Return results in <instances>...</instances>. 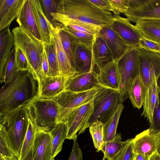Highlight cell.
Wrapping results in <instances>:
<instances>
[{"label":"cell","mask_w":160,"mask_h":160,"mask_svg":"<svg viewBox=\"0 0 160 160\" xmlns=\"http://www.w3.org/2000/svg\"><path fill=\"white\" fill-rule=\"evenodd\" d=\"M0 78L2 77L5 63L13 47L14 46V36L9 28L0 32Z\"/></svg>","instance_id":"29"},{"label":"cell","mask_w":160,"mask_h":160,"mask_svg":"<svg viewBox=\"0 0 160 160\" xmlns=\"http://www.w3.org/2000/svg\"><path fill=\"white\" fill-rule=\"evenodd\" d=\"M60 27L62 30L69 33L78 43L84 45L92 50L95 37L88 33L68 27Z\"/></svg>","instance_id":"36"},{"label":"cell","mask_w":160,"mask_h":160,"mask_svg":"<svg viewBox=\"0 0 160 160\" xmlns=\"http://www.w3.org/2000/svg\"><path fill=\"white\" fill-rule=\"evenodd\" d=\"M51 136L50 133L37 130L32 147L33 160H52Z\"/></svg>","instance_id":"18"},{"label":"cell","mask_w":160,"mask_h":160,"mask_svg":"<svg viewBox=\"0 0 160 160\" xmlns=\"http://www.w3.org/2000/svg\"><path fill=\"white\" fill-rule=\"evenodd\" d=\"M140 75L146 89L160 76V54L142 49L139 52Z\"/></svg>","instance_id":"10"},{"label":"cell","mask_w":160,"mask_h":160,"mask_svg":"<svg viewBox=\"0 0 160 160\" xmlns=\"http://www.w3.org/2000/svg\"><path fill=\"white\" fill-rule=\"evenodd\" d=\"M92 52L94 63L99 72L113 61L111 51L105 42L98 36L95 38Z\"/></svg>","instance_id":"23"},{"label":"cell","mask_w":160,"mask_h":160,"mask_svg":"<svg viewBox=\"0 0 160 160\" xmlns=\"http://www.w3.org/2000/svg\"><path fill=\"white\" fill-rule=\"evenodd\" d=\"M131 160H134L133 159V158H132V159Z\"/></svg>","instance_id":"54"},{"label":"cell","mask_w":160,"mask_h":160,"mask_svg":"<svg viewBox=\"0 0 160 160\" xmlns=\"http://www.w3.org/2000/svg\"><path fill=\"white\" fill-rule=\"evenodd\" d=\"M102 87L98 78V72L93 69L90 71L77 74L67 78L65 90L84 92L95 87Z\"/></svg>","instance_id":"13"},{"label":"cell","mask_w":160,"mask_h":160,"mask_svg":"<svg viewBox=\"0 0 160 160\" xmlns=\"http://www.w3.org/2000/svg\"><path fill=\"white\" fill-rule=\"evenodd\" d=\"M93 99L74 109L62 121L67 125L66 139L76 140L77 132L80 134L85 131V126L93 112Z\"/></svg>","instance_id":"9"},{"label":"cell","mask_w":160,"mask_h":160,"mask_svg":"<svg viewBox=\"0 0 160 160\" xmlns=\"http://www.w3.org/2000/svg\"><path fill=\"white\" fill-rule=\"evenodd\" d=\"M15 52L14 46L6 62L2 76L0 78L1 83L4 82V84L8 83L14 74L19 70L16 62Z\"/></svg>","instance_id":"34"},{"label":"cell","mask_w":160,"mask_h":160,"mask_svg":"<svg viewBox=\"0 0 160 160\" xmlns=\"http://www.w3.org/2000/svg\"><path fill=\"white\" fill-rule=\"evenodd\" d=\"M67 78L59 76H45L40 84L39 98L52 99L65 90Z\"/></svg>","instance_id":"19"},{"label":"cell","mask_w":160,"mask_h":160,"mask_svg":"<svg viewBox=\"0 0 160 160\" xmlns=\"http://www.w3.org/2000/svg\"><path fill=\"white\" fill-rule=\"evenodd\" d=\"M111 11L114 14L119 15L124 13L129 7L128 0H109Z\"/></svg>","instance_id":"41"},{"label":"cell","mask_w":160,"mask_h":160,"mask_svg":"<svg viewBox=\"0 0 160 160\" xmlns=\"http://www.w3.org/2000/svg\"><path fill=\"white\" fill-rule=\"evenodd\" d=\"M39 1L44 15L47 19L52 24V17L51 14L57 12L59 1L41 0Z\"/></svg>","instance_id":"40"},{"label":"cell","mask_w":160,"mask_h":160,"mask_svg":"<svg viewBox=\"0 0 160 160\" xmlns=\"http://www.w3.org/2000/svg\"><path fill=\"white\" fill-rule=\"evenodd\" d=\"M124 14L135 23L142 20L160 19V0H148L137 8H128Z\"/></svg>","instance_id":"17"},{"label":"cell","mask_w":160,"mask_h":160,"mask_svg":"<svg viewBox=\"0 0 160 160\" xmlns=\"http://www.w3.org/2000/svg\"><path fill=\"white\" fill-rule=\"evenodd\" d=\"M139 49L160 54V44L146 39L143 37L139 42Z\"/></svg>","instance_id":"42"},{"label":"cell","mask_w":160,"mask_h":160,"mask_svg":"<svg viewBox=\"0 0 160 160\" xmlns=\"http://www.w3.org/2000/svg\"><path fill=\"white\" fill-rule=\"evenodd\" d=\"M16 51V60L19 70H29V66L28 60L23 51L14 46Z\"/></svg>","instance_id":"43"},{"label":"cell","mask_w":160,"mask_h":160,"mask_svg":"<svg viewBox=\"0 0 160 160\" xmlns=\"http://www.w3.org/2000/svg\"><path fill=\"white\" fill-rule=\"evenodd\" d=\"M131 139L133 154L139 153L151 157L158 152L160 131L149 128Z\"/></svg>","instance_id":"11"},{"label":"cell","mask_w":160,"mask_h":160,"mask_svg":"<svg viewBox=\"0 0 160 160\" xmlns=\"http://www.w3.org/2000/svg\"><path fill=\"white\" fill-rule=\"evenodd\" d=\"M16 157L8 141L5 130L0 125V158H12Z\"/></svg>","instance_id":"39"},{"label":"cell","mask_w":160,"mask_h":160,"mask_svg":"<svg viewBox=\"0 0 160 160\" xmlns=\"http://www.w3.org/2000/svg\"><path fill=\"white\" fill-rule=\"evenodd\" d=\"M157 79L155 78L146 90L143 104V112L142 115L147 118L151 123L152 121L154 112L159 102V88Z\"/></svg>","instance_id":"24"},{"label":"cell","mask_w":160,"mask_h":160,"mask_svg":"<svg viewBox=\"0 0 160 160\" xmlns=\"http://www.w3.org/2000/svg\"><path fill=\"white\" fill-rule=\"evenodd\" d=\"M16 20L23 31L42 43L30 0H25Z\"/></svg>","instance_id":"16"},{"label":"cell","mask_w":160,"mask_h":160,"mask_svg":"<svg viewBox=\"0 0 160 160\" xmlns=\"http://www.w3.org/2000/svg\"><path fill=\"white\" fill-rule=\"evenodd\" d=\"M54 16L89 23L101 27L110 25L112 13L102 11L89 0H61Z\"/></svg>","instance_id":"2"},{"label":"cell","mask_w":160,"mask_h":160,"mask_svg":"<svg viewBox=\"0 0 160 160\" xmlns=\"http://www.w3.org/2000/svg\"><path fill=\"white\" fill-rule=\"evenodd\" d=\"M58 26L62 45L72 67L75 70L72 51V37L69 33L62 30L60 26Z\"/></svg>","instance_id":"38"},{"label":"cell","mask_w":160,"mask_h":160,"mask_svg":"<svg viewBox=\"0 0 160 160\" xmlns=\"http://www.w3.org/2000/svg\"><path fill=\"white\" fill-rule=\"evenodd\" d=\"M104 87H95L86 91L64 90L52 98L58 107V122L62 121L72 111L93 99Z\"/></svg>","instance_id":"8"},{"label":"cell","mask_w":160,"mask_h":160,"mask_svg":"<svg viewBox=\"0 0 160 160\" xmlns=\"http://www.w3.org/2000/svg\"><path fill=\"white\" fill-rule=\"evenodd\" d=\"M30 1L42 43L49 42L54 26L44 15L39 0H30Z\"/></svg>","instance_id":"22"},{"label":"cell","mask_w":160,"mask_h":160,"mask_svg":"<svg viewBox=\"0 0 160 160\" xmlns=\"http://www.w3.org/2000/svg\"><path fill=\"white\" fill-rule=\"evenodd\" d=\"M148 0H128L129 7L128 8L135 9L137 8L146 2Z\"/></svg>","instance_id":"49"},{"label":"cell","mask_w":160,"mask_h":160,"mask_svg":"<svg viewBox=\"0 0 160 160\" xmlns=\"http://www.w3.org/2000/svg\"><path fill=\"white\" fill-rule=\"evenodd\" d=\"M52 32L58 62L59 76L68 78L78 74L72 67L64 50L60 38L58 26L54 27Z\"/></svg>","instance_id":"21"},{"label":"cell","mask_w":160,"mask_h":160,"mask_svg":"<svg viewBox=\"0 0 160 160\" xmlns=\"http://www.w3.org/2000/svg\"><path fill=\"white\" fill-rule=\"evenodd\" d=\"M123 102L122 97L119 92L104 87L93 99V112L85 126V130L95 122L105 124Z\"/></svg>","instance_id":"6"},{"label":"cell","mask_w":160,"mask_h":160,"mask_svg":"<svg viewBox=\"0 0 160 160\" xmlns=\"http://www.w3.org/2000/svg\"><path fill=\"white\" fill-rule=\"evenodd\" d=\"M157 82L159 88L158 104L155 110L153 120L150 124L149 128L160 131V76L157 79Z\"/></svg>","instance_id":"44"},{"label":"cell","mask_w":160,"mask_h":160,"mask_svg":"<svg viewBox=\"0 0 160 160\" xmlns=\"http://www.w3.org/2000/svg\"><path fill=\"white\" fill-rule=\"evenodd\" d=\"M72 37L74 68L77 72L82 73L94 69L92 50L78 43Z\"/></svg>","instance_id":"15"},{"label":"cell","mask_w":160,"mask_h":160,"mask_svg":"<svg viewBox=\"0 0 160 160\" xmlns=\"http://www.w3.org/2000/svg\"><path fill=\"white\" fill-rule=\"evenodd\" d=\"M0 160H18L17 157L12 158H0Z\"/></svg>","instance_id":"53"},{"label":"cell","mask_w":160,"mask_h":160,"mask_svg":"<svg viewBox=\"0 0 160 160\" xmlns=\"http://www.w3.org/2000/svg\"><path fill=\"white\" fill-rule=\"evenodd\" d=\"M98 78L102 87L120 92V81L116 62L112 61L100 71Z\"/></svg>","instance_id":"26"},{"label":"cell","mask_w":160,"mask_h":160,"mask_svg":"<svg viewBox=\"0 0 160 160\" xmlns=\"http://www.w3.org/2000/svg\"><path fill=\"white\" fill-rule=\"evenodd\" d=\"M124 108L122 103L118 106L115 113L103 126L104 142L113 139L116 135V132L119 120Z\"/></svg>","instance_id":"33"},{"label":"cell","mask_w":160,"mask_h":160,"mask_svg":"<svg viewBox=\"0 0 160 160\" xmlns=\"http://www.w3.org/2000/svg\"><path fill=\"white\" fill-rule=\"evenodd\" d=\"M14 46L23 52L28 60L29 71L37 78L39 84L45 76L42 66L43 44L23 31L19 26L12 30Z\"/></svg>","instance_id":"4"},{"label":"cell","mask_w":160,"mask_h":160,"mask_svg":"<svg viewBox=\"0 0 160 160\" xmlns=\"http://www.w3.org/2000/svg\"><path fill=\"white\" fill-rule=\"evenodd\" d=\"M68 131L66 123L61 121L58 122L50 132L51 136L52 159L61 151L63 143L66 138Z\"/></svg>","instance_id":"30"},{"label":"cell","mask_w":160,"mask_h":160,"mask_svg":"<svg viewBox=\"0 0 160 160\" xmlns=\"http://www.w3.org/2000/svg\"><path fill=\"white\" fill-rule=\"evenodd\" d=\"M42 66L45 76H48L49 71L48 63L47 54L44 48L42 54Z\"/></svg>","instance_id":"48"},{"label":"cell","mask_w":160,"mask_h":160,"mask_svg":"<svg viewBox=\"0 0 160 160\" xmlns=\"http://www.w3.org/2000/svg\"><path fill=\"white\" fill-rule=\"evenodd\" d=\"M89 1L102 11L110 12L111 11L109 0H89Z\"/></svg>","instance_id":"47"},{"label":"cell","mask_w":160,"mask_h":160,"mask_svg":"<svg viewBox=\"0 0 160 160\" xmlns=\"http://www.w3.org/2000/svg\"><path fill=\"white\" fill-rule=\"evenodd\" d=\"M52 160H54V158H53V159H52Z\"/></svg>","instance_id":"55"},{"label":"cell","mask_w":160,"mask_h":160,"mask_svg":"<svg viewBox=\"0 0 160 160\" xmlns=\"http://www.w3.org/2000/svg\"><path fill=\"white\" fill-rule=\"evenodd\" d=\"M151 157L141 154H133L134 160H149Z\"/></svg>","instance_id":"50"},{"label":"cell","mask_w":160,"mask_h":160,"mask_svg":"<svg viewBox=\"0 0 160 160\" xmlns=\"http://www.w3.org/2000/svg\"><path fill=\"white\" fill-rule=\"evenodd\" d=\"M25 106L37 130L50 133L58 123V107L53 99L38 98Z\"/></svg>","instance_id":"5"},{"label":"cell","mask_w":160,"mask_h":160,"mask_svg":"<svg viewBox=\"0 0 160 160\" xmlns=\"http://www.w3.org/2000/svg\"><path fill=\"white\" fill-rule=\"evenodd\" d=\"M122 139L121 133H118L112 140L104 142L101 150L104 154L102 160H114L131 140L122 142Z\"/></svg>","instance_id":"28"},{"label":"cell","mask_w":160,"mask_h":160,"mask_svg":"<svg viewBox=\"0 0 160 160\" xmlns=\"http://www.w3.org/2000/svg\"><path fill=\"white\" fill-rule=\"evenodd\" d=\"M132 139L125 147L116 156L114 160H131L133 153Z\"/></svg>","instance_id":"45"},{"label":"cell","mask_w":160,"mask_h":160,"mask_svg":"<svg viewBox=\"0 0 160 160\" xmlns=\"http://www.w3.org/2000/svg\"><path fill=\"white\" fill-rule=\"evenodd\" d=\"M40 94L37 78L29 70H19L0 90V115L24 106Z\"/></svg>","instance_id":"1"},{"label":"cell","mask_w":160,"mask_h":160,"mask_svg":"<svg viewBox=\"0 0 160 160\" xmlns=\"http://www.w3.org/2000/svg\"><path fill=\"white\" fill-rule=\"evenodd\" d=\"M52 17V24H55V26L68 27L88 33L95 37L97 36L102 27L96 25L74 20L54 16Z\"/></svg>","instance_id":"25"},{"label":"cell","mask_w":160,"mask_h":160,"mask_svg":"<svg viewBox=\"0 0 160 160\" xmlns=\"http://www.w3.org/2000/svg\"><path fill=\"white\" fill-rule=\"evenodd\" d=\"M139 49L132 48L116 62L120 81V92L123 102L126 99L134 79L140 75Z\"/></svg>","instance_id":"7"},{"label":"cell","mask_w":160,"mask_h":160,"mask_svg":"<svg viewBox=\"0 0 160 160\" xmlns=\"http://www.w3.org/2000/svg\"><path fill=\"white\" fill-rule=\"evenodd\" d=\"M146 93L145 87L139 75L134 79L128 91V97L134 107L139 109L142 107L143 104Z\"/></svg>","instance_id":"31"},{"label":"cell","mask_w":160,"mask_h":160,"mask_svg":"<svg viewBox=\"0 0 160 160\" xmlns=\"http://www.w3.org/2000/svg\"><path fill=\"white\" fill-rule=\"evenodd\" d=\"M0 115V125L4 128L9 144L19 160L28 126V111L24 106Z\"/></svg>","instance_id":"3"},{"label":"cell","mask_w":160,"mask_h":160,"mask_svg":"<svg viewBox=\"0 0 160 160\" xmlns=\"http://www.w3.org/2000/svg\"><path fill=\"white\" fill-rule=\"evenodd\" d=\"M135 26L143 38L160 44V19L139 20Z\"/></svg>","instance_id":"27"},{"label":"cell","mask_w":160,"mask_h":160,"mask_svg":"<svg viewBox=\"0 0 160 160\" xmlns=\"http://www.w3.org/2000/svg\"><path fill=\"white\" fill-rule=\"evenodd\" d=\"M48 63L49 71L48 76H59V71L54 38L52 34L50 42L43 43Z\"/></svg>","instance_id":"32"},{"label":"cell","mask_w":160,"mask_h":160,"mask_svg":"<svg viewBox=\"0 0 160 160\" xmlns=\"http://www.w3.org/2000/svg\"><path fill=\"white\" fill-rule=\"evenodd\" d=\"M104 124L101 122H96L91 125L89 128L90 134L97 152L101 150L104 142L103 141Z\"/></svg>","instance_id":"37"},{"label":"cell","mask_w":160,"mask_h":160,"mask_svg":"<svg viewBox=\"0 0 160 160\" xmlns=\"http://www.w3.org/2000/svg\"><path fill=\"white\" fill-rule=\"evenodd\" d=\"M25 0H0V31L9 28L18 15Z\"/></svg>","instance_id":"20"},{"label":"cell","mask_w":160,"mask_h":160,"mask_svg":"<svg viewBox=\"0 0 160 160\" xmlns=\"http://www.w3.org/2000/svg\"><path fill=\"white\" fill-rule=\"evenodd\" d=\"M82 152L77 141L74 140L72 149L68 160H82Z\"/></svg>","instance_id":"46"},{"label":"cell","mask_w":160,"mask_h":160,"mask_svg":"<svg viewBox=\"0 0 160 160\" xmlns=\"http://www.w3.org/2000/svg\"><path fill=\"white\" fill-rule=\"evenodd\" d=\"M22 160H33L32 155V148Z\"/></svg>","instance_id":"52"},{"label":"cell","mask_w":160,"mask_h":160,"mask_svg":"<svg viewBox=\"0 0 160 160\" xmlns=\"http://www.w3.org/2000/svg\"><path fill=\"white\" fill-rule=\"evenodd\" d=\"M98 36L105 42L116 62L132 48L128 47L111 28L110 25L102 27Z\"/></svg>","instance_id":"14"},{"label":"cell","mask_w":160,"mask_h":160,"mask_svg":"<svg viewBox=\"0 0 160 160\" xmlns=\"http://www.w3.org/2000/svg\"><path fill=\"white\" fill-rule=\"evenodd\" d=\"M36 132V128L29 118L28 128L22 146L19 160H22L32 149Z\"/></svg>","instance_id":"35"},{"label":"cell","mask_w":160,"mask_h":160,"mask_svg":"<svg viewBox=\"0 0 160 160\" xmlns=\"http://www.w3.org/2000/svg\"><path fill=\"white\" fill-rule=\"evenodd\" d=\"M149 160H160V153L158 152L155 153L151 156Z\"/></svg>","instance_id":"51"},{"label":"cell","mask_w":160,"mask_h":160,"mask_svg":"<svg viewBox=\"0 0 160 160\" xmlns=\"http://www.w3.org/2000/svg\"><path fill=\"white\" fill-rule=\"evenodd\" d=\"M110 26L127 46L139 49V40L143 37L128 18L114 14L112 15Z\"/></svg>","instance_id":"12"}]
</instances>
